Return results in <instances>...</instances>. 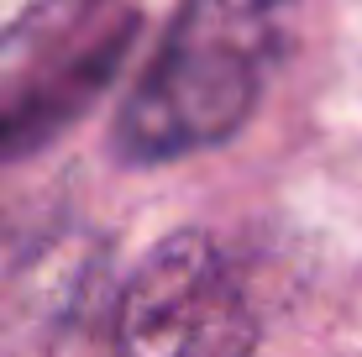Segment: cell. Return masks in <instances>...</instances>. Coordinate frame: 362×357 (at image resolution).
I'll list each match as a JSON object with an SVG mask.
<instances>
[{
  "mask_svg": "<svg viewBox=\"0 0 362 357\" xmlns=\"http://www.w3.org/2000/svg\"><path fill=\"white\" fill-rule=\"evenodd\" d=\"M257 305L205 231H168L116 305V357H252Z\"/></svg>",
  "mask_w": 362,
  "mask_h": 357,
  "instance_id": "7a4b0ae2",
  "label": "cell"
},
{
  "mask_svg": "<svg viewBox=\"0 0 362 357\" xmlns=\"http://www.w3.org/2000/svg\"><path fill=\"white\" fill-rule=\"evenodd\" d=\"M136 42V16L132 21H116L100 42L79 47L69 64L47 69L42 79H32L27 90H16L6 105H0V168L6 163H21V158L42 153L47 142H58L74 121L90 110L100 95L110 90V79L121 74Z\"/></svg>",
  "mask_w": 362,
  "mask_h": 357,
  "instance_id": "3957f363",
  "label": "cell"
},
{
  "mask_svg": "<svg viewBox=\"0 0 362 357\" xmlns=\"http://www.w3.org/2000/svg\"><path fill=\"white\" fill-rule=\"evenodd\" d=\"M100 0H0V84L79 27Z\"/></svg>",
  "mask_w": 362,
  "mask_h": 357,
  "instance_id": "277c9868",
  "label": "cell"
},
{
  "mask_svg": "<svg viewBox=\"0 0 362 357\" xmlns=\"http://www.w3.org/2000/svg\"><path fill=\"white\" fill-rule=\"evenodd\" d=\"M294 37V0H184L153 64L116 110L127 163H173L252 121Z\"/></svg>",
  "mask_w": 362,
  "mask_h": 357,
  "instance_id": "6da1fadb",
  "label": "cell"
}]
</instances>
